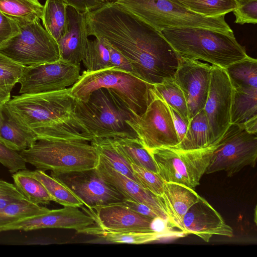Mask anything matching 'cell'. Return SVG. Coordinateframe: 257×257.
<instances>
[{
    "label": "cell",
    "mask_w": 257,
    "mask_h": 257,
    "mask_svg": "<svg viewBox=\"0 0 257 257\" xmlns=\"http://www.w3.org/2000/svg\"><path fill=\"white\" fill-rule=\"evenodd\" d=\"M88 35L108 42L131 62L134 74L155 85L173 79L180 56L161 33L114 1L86 14Z\"/></svg>",
    "instance_id": "cell-1"
},
{
    "label": "cell",
    "mask_w": 257,
    "mask_h": 257,
    "mask_svg": "<svg viewBox=\"0 0 257 257\" xmlns=\"http://www.w3.org/2000/svg\"><path fill=\"white\" fill-rule=\"evenodd\" d=\"M70 87L37 94L14 96L3 105L7 113L37 137L90 142L74 114Z\"/></svg>",
    "instance_id": "cell-2"
},
{
    "label": "cell",
    "mask_w": 257,
    "mask_h": 257,
    "mask_svg": "<svg viewBox=\"0 0 257 257\" xmlns=\"http://www.w3.org/2000/svg\"><path fill=\"white\" fill-rule=\"evenodd\" d=\"M74 114L91 141L94 139H138L126 122L136 114L112 89L95 90L86 101L75 99Z\"/></svg>",
    "instance_id": "cell-3"
},
{
    "label": "cell",
    "mask_w": 257,
    "mask_h": 257,
    "mask_svg": "<svg viewBox=\"0 0 257 257\" xmlns=\"http://www.w3.org/2000/svg\"><path fill=\"white\" fill-rule=\"evenodd\" d=\"M160 32L180 57L222 68L248 56L233 33L192 27L165 28Z\"/></svg>",
    "instance_id": "cell-4"
},
{
    "label": "cell",
    "mask_w": 257,
    "mask_h": 257,
    "mask_svg": "<svg viewBox=\"0 0 257 257\" xmlns=\"http://www.w3.org/2000/svg\"><path fill=\"white\" fill-rule=\"evenodd\" d=\"M100 88L115 91L133 113L139 116L146 111L156 96L154 85L114 68L84 71L70 87V93L74 98L86 101L93 91Z\"/></svg>",
    "instance_id": "cell-5"
},
{
    "label": "cell",
    "mask_w": 257,
    "mask_h": 257,
    "mask_svg": "<svg viewBox=\"0 0 257 257\" xmlns=\"http://www.w3.org/2000/svg\"><path fill=\"white\" fill-rule=\"evenodd\" d=\"M87 141L37 137L34 144L19 152L26 163L43 171L69 172L95 168L97 149Z\"/></svg>",
    "instance_id": "cell-6"
},
{
    "label": "cell",
    "mask_w": 257,
    "mask_h": 257,
    "mask_svg": "<svg viewBox=\"0 0 257 257\" xmlns=\"http://www.w3.org/2000/svg\"><path fill=\"white\" fill-rule=\"evenodd\" d=\"M117 4L160 32L165 28H201L233 33L225 16L207 17L172 0H115Z\"/></svg>",
    "instance_id": "cell-7"
},
{
    "label": "cell",
    "mask_w": 257,
    "mask_h": 257,
    "mask_svg": "<svg viewBox=\"0 0 257 257\" xmlns=\"http://www.w3.org/2000/svg\"><path fill=\"white\" fill-rule=\"evenodd\" d=\"M40 20L17 22L20 33L0 47V53L15 63L29 66L60 59L58 43L42 27Z\"/></svg>",
    "instance_id": "cell-8"
},
{
    "label": "cell",
    "mask_w": 257,
    "mask_h": 257,
    "mask_svg": "<svg viewBox=\"0 0 257 257\" xmlns=\"http://www.w3.org/2000/svg\"><path fill=\"white\" fill-rule=\"evenodd\" d=\"M215 145L191 150L162 147L149 151L165 182L183 184L193 189L205 173Z\"/></svg>",
    "instance_id": "cell-9"
},
{
    "label": "cell",
    "mask_w": 257,
    "mask_h": 257,
    "mask_svg": "<svg viewBox=\"0 0 257 257\" xmlns=\"http://www.w3.org/2000/svg\"><path fill=\"white\" fill-rule=\"evenodd\" d=\"M206 174L224 171L231 177L246 166L254 167L257 158L256 134L243 126L230 123L214 144Z\"/></svg>",
    "instance_id": "cell-10"
},
{
    "label": "cell",
    "mask_w": 257,
    "mask_h": 257,
    "mask_svg": "<svg viewBox=\"0 0 257 257\" xmlns=\"http://www.w3.org/2000/svg\"><path fill=\"white\" fill-rule=\"evenodd\" d=\"M126 122L148 151L162 147H175L179 143L168 106L157 96L142 115H136Z\"/></svg>",
    "instance_id": "cell-11"
},
{
    "label": "cell",
    "mask_w": 257,
    "mask_h": 257,
    "mask_svg": "<svg viewBox=\"0 0 257 257\" xmlns=\"http://www.w3.org/2000/svg\"><path fill=\"white\" fill-rule=\"evenodd\" d=\"M80 64L59 60L57 61L24 66L18 83L21 94H37L63 90L72 86L79 78Z\"/></svg>",
    "instance_id": "cell-12"
},
{
    "label": "cell",
    "mask_w": 257,
    "mask_h": 257,
    "mask_svg": "<svg viewBox=\"0 0 257 257\" xmlns=\"http://www.w3.org/2000/svg\"><path fill=\"white\" fill-rule=\"evenodd\" d=\"M51 176L72 191L86 207L122 202L125 197L99 175L96 168L53 172Z\"/></svg>",
    "instance_id": "cell-13"
},
{
    "label": "cell",
    "mask_w": 257,
    "mask_h": 257,
    "mask_svg": "<svg viewBox=\"0 0 257 257\" xmlns=\"http://www.w3.org/2000/svg\"><path fill=\"white\" fill-rule=\"evenodd\" d=\"M232 86L224 68L212 65L210 87L203 108L209 127L211 145L230 124Z\"/></svg>",
    "instance_id": "cell-14"
},
{
    "label": "cell",
    "mask_w": 257,
    "mask_h": 257,
    "mask_svg": "<svg viewBox=\"0 0 257 257\" xmlns=\"http://www.w3.org/2000/svg\"><path fill=\"white\" fill-rule=\"evenodd\" d=\"M212 65L181 57L174 79L183 92L190 120L204 107L208 96Z\"/></svg>",
    "instance_id": "cell-15"
},
{
    "label": "cell",
    "mask_w": 257,
    "mask_h": 257,
    "mask_svg": "<svg viewBox=\"0 0 257 257\" xmlns=\"http://www.w3.org/2000/svg\"><path fill=\"white\" fill-rule=\"evenodd\" d=\"M95 224L93 218L79 207L64 206L47 213L20 220L0 227V232L10 230L30 231L47 228L72 229L77 232Z\"/></svg>",
    "instance_id": "cell-16"
},
{
    "label": "cell",
    "mask_w": 257,
    "mask_h": 257,
    "mask_svg": "<svg viewBox=\"0 0 257 257\" xmlns=\"http://www.w3.org/2000/svg\"><path fill=\"white\" fill-rule=\"evenodd\" d=\"M81 208L94 219L95 224L104 229L119 231H153L154 218L141 215L120 203Z\"/></svg>",
    "instance_id": "cell-17"
},
{
    "label": "cell",
    "mask_w": 257,
    "mask_h": 257,
    "mask_svg": "<svg viewBox=\"0 0 257 257\" xmlns=\"http://www.w3.org/2000/svg\"><path fill=\"white\" fill-rule=\"evenodd\" d=\"M183 232L195 234L206 242L214 235L231 237L233 229L220 214L203 197L188 210L183 219Z\"/></svg>",
    "instance_id": "cell-18"
},
{
    "label": "cell",
    "mask_w": 257,
    "mask_h": 257,
    "mask_svg": "<svg viewBox=\"0 0 257 257\" xmlns=\"http://www.w3.org/2000/svg\"><path fill=\"white\" fill-rule=\"evenodd\" d=\"M96 169L100 176L119 192L125 199L136 201L149 206L163 219L168 221L164 208L158 196L115 171L100 155Z\"/></svg>",
    "instance_id": "cell-19"
},
{
    "label": "cell",
    "mask_w": 257,
    "mask_h": 257,
    "mask_svg": "<svg viewBox=\"0 0 257 257\" xmlns=\"http://www.w3.org/2000/svg\"><path fill=\"white\" fill-rule=\"evenodd\" d=\"M68 25L65 34L57 41L60 60L80 64L87 49L88 35L86 14L68 7Z\"/></svg>",
    "instance_id": "cell-20"
},
{
    "label": "cell",
    "mask_w": 257,
    "mask_h": 257,
    "mask_svg": "<svg viewBox=\"0 0 257 257\" xmlns=\"http://www.w3.org/2000/svg\"><path fill=\"white\" fill-rule=\"evenodd\" d=\"M158 197L171 226L183 232V217L200 196L194 189L183 184L165 182L163 193Z\"/></svg>",
    "instance_id": "cell-21"
},
{
    "label": "cell",
    "mask_w": 257,
    "mask_h": 257,
    "mask_svg": "<svg viewBox=\"0 0 257 257\" xmlns=\"http://www.w3.org/2000/svg\"><path fill=\"white\" fill-rule=\"evenodd\" d=\"M78 233L92 235L111 243L142 244L168 237H180L185 236L182 231H167L159 232L133 231L108 230L96 224L88 226Z\"/></svg>",
    "instance_id": "cell-22"
},
{
    "label": "cell",
    "mask_w": 257,
    "mask_h": 257,
    "mask_svg": "<svg viewBox=\"0 0 257 257\" xmlns=\"http://www.w3.org/2000/svg\"><path fill=\"white\" fill-rule=\"evenodd\" d=\"M256 118L257 88H232L230 123L242 126Z\"/></svg>",
    "instance_id": "cell-23"
},
{
    "label": "cell",
    "mask_w": 257,
    "mask_h": 257,
    "mask_svg": "<svg viewBox=\"0 0 257 257\" xmlns=\"http://www.w3.org/2000/svg\"><path fill=\"white\" fill-rule=\"evenodd\" d=\"M4 114L6 117L0 130L1 143L10 149L17 152L32 146L37 140V135L10 115Z\"/></svg>",
    "instance_id": "cell-24"
},
{
    "label": "cell",
    "mask_w": 257,
    "mask_h": 257,
    "mask_svg": "<svg viewBox=\"0 0 257 257\" xmlns=\"http://www.w3.org/2000/svg\"><path fill=\"white\" fill-rule=\"evenodd\" d=\"M210 146L209 127L202 109L190 120L184 138L174 147L183 150H191L202 149Z\"/></svg>",
    "instance_id": "cell-25"
},
{
    "label": "cell",
    "mask_w": 257,
    "mask_h": 257,
    "mask_svg": "<svg viewBox=\"0 0 257 257\" xmlns=\"http://www.w3.org/2000/svg\"><path fill=\"white\" fill-rule=\"evenodd\" d=\"M67 8L61 0H46L43 6L41 20L44 29L57 42L67 30Z\"/></svg>",
    "instance_id": "cell-26"
},
{
    "label": "cell",
    "mask_w": 257,
    "mask_h": 257,
    "mask_svg": "<svg viewBox=\"0 0 257 257\" xmlns=\"http://www.w3.org/2000/svg\"><path fill=\"white\" fill-rule=\"evenodd\" d=\"M14 184L29 202L37 205L49 204L53 201L45 187L29 173L24 169L13 174Z\"/></svg>",
    "instance_id": "cell-27"
},
{
    "label": "cell",
    "mask_w": 257,
    "mask_h": 257,
    "mask_svg": "<svg viewBox=\"0 0 257 257\" xmlns=\"http://www.w3.org/2000/svg\"><path fill=\"white\" fill-rule=\"evenodd\" d=\"M113 144L131 164L158 173L156 164L149 152L138 139H111Z\"/></svg>",
    "instance_id": "cell-28"
},
{
    "label": "cell",
    "mask_w": 257,
    "mask_h": 257,
    "mask_svg": "<svg viewBox=\"0 0 257 257\" xmlns=\"http://www.w3.org/2000/svg\"><path fill=\"white\" fill-rule=\"evenodd\" d=\"M225 70L233 88H257V60L247 56L228 66Z\"/></svg>",
    "instance_id": "cell-29"
},
{
    "label": "cell",
    "mask_w": 257,
    "mask_h": 257,
    "mask_svg": "<svg viewBox=\"0 0 257 257\" xmlns=\"http://www.w3.org/2000/svg\"><path fill=\"white\" fill-rule=\"evenodd\" d=\"M29 173L43 184L53 201L64 206L80 208L84 205L81 201L66 186L51 176L47 175L45 171L36 169L35 171L29 170Z\"/></svg>",
    "instance_id": "cell-30"
},
{
    "label": "cell",
    "mask_w": 257,
    "mask_h": 257,
    "mask_svg": "<svg viewBox=\"0 0 257 257\" xmlns=\"http://www.w3.org/2000/svg\"><path fill=\"white\" fill-rule=\"evenodd\" d=\"M43 9L39 0H0V11L16 22L41 20Z\"/></svg>",
    "instance_id": "cell-31"
},
{
    "label": "cell",
    "mask_w": 257,
    "mask_h": 257,
    "mask_svg": "<svg viewBox=\"0 0 257 257\" xmlns=\"http://www.w3.org/2000/svg\"><path fill=\"white\" fill-rule=\"evenodd\" d=\"M90 143L96 147L99 155L113 169L139 184L131 164L117 149L111 139H94Z\"/></svg>",
    "instance_id": "cell-32"
},
{
    "label": "cell",
    "mask_w": 257,
    "mask_h": 257,
    "mask_svg": "<svg viewBox=\"0 0 257 257\" xmlns=\"http://www.w3.org/2000/svg\"><path fill=\"white\" fill-rule=\"evenodd\" d=\"M156 96L176 110L189 124L188 112L183 92L174 79L154 85Z\"/></svg>",
    "instance_id": "cell-33"
},
{
    "label": "cell",
    "mask_w": 257,
    "mask_h": 257,
    "mask_svg": "<svg viewBox=\"0 0 257 257\" xmlns=\"http://www.w3.org/2000/svg\"><path fill=\"white\" fill-rule=\"evenodd\" d=\"M196 14L207 17H219L232 12L235 0H172Z\"/></svg>",
    "instance_id": "cell-34"
},
{
    "label": "cell",
    "mask_w": 257,
    "mask_h": 257,
    "mask_svg": "<svg viewBox=\"0 0 257 257\" xmlns=\"http://www.w3.org/2000/svg\"><path fill=\"white\" fill-rule=\"evenodd\" d=\"M49 210L27 199L11 203L0 208V227L25 218L47 213Z\"/></svg>",
    "instance_id": "cell-35"
},
{
    "label": "cell",
    "mask_w": 257,
    "mask_h": 257,
    "mask_svg": "<svg viewBox=\"0 0 257 257\" xmlns=\"http://www.w3.org/2000/svg\"><path fill=\"white\" fill-rule=\"evenodd\" d=\"M82 62L87 71L112 68L110 66L108 48L105 42L99 38L88 40L87 52Z\"/></svg>",
    "instance_id": "cell-36"
},
{
    "label": "cell",
    "mask_w": 257,
    "mask_h": 257,
    "mask_svg": "<svg viewBox=\"0 0 257 257\" xmlns=\"http://www.w3.org/2000/svg\"><path fill=\"white\" fill-rule=\"evenodd\" d=\"M24 66L17 65L0 66V104L4 105L11 99V92L20 78Z\"/></svg>",
    "instance_id": "cell-37"
},
{
    "label": "cell",
    "mask_w": 257,
    "mask_h": 257,
    "mask_svg": "<svg viewBox=\"0 0 257 257\" xmlns=\"http://www.w3.org/2000/svg\"><path fill=\"white\" fill-rule=\"evenodd\" d=\"M134 174L139 184L157 196H161L163 193L165 181L156 173L145 168L131 164Z\"/></svg>",
    "instance_id": "cell-38"
},
{
    "label": "cell",
    "mask_w": 257,
    "mask_h": 257,
    "mask_svg": "<svg viewBox=\"0 0 257 257\" xmlns=\"http://www.w3.org/2000/svg\"><path fill=\"white\" fill-rule=\"evenodd\" d=\"M236 7L232 11L234 23L240 25L256 24L257 23V0H235Z\"/></svg>",
    "instance_id": "cell-39"
},
{
    "label": "cell",
    "mask_w": 257,
    "mask_h": 257,
    "mask_svg": "<svg viewBox=\"0 0 257 257\" xmlns=\"http://www.w3.org/2000/svg\"><path fill=\"white\" fill-rule=\"evenodd\" d=\"M0 163L6 167L12 174L26 169L27 163L19 153L10 149L1 142Z\"/></svg>",
    "instance_id": "cell-40"
},
{
    "label": "cell",
    "mask_w": 257,
    "mask_h": 257,
    "mask_svg": "<svg viewBox=\"0 0 257 257\" xmlns=\"http://www.w3.org/2000/svg\"><path fill=\"white\" fill-rule=\"evenodd\" d=\"M23 199H26L14 184L0 179V208Z\"/></svg>",
    "instance_id": "cell-41"
},
{
    "label": "cell",
    "mask_w": 257,
    "mask_h": 257,
    "mask_svg": "<svg viewBox=\"0 0 257 257\" xmlns=\"http://www.w3.org/2000/svg\"><path fill=\"white\" fill-rule=\"evenodd\" d=\"M20 33L17 23L0 11V47Z\"/></svg>",
    "instance_id": "cell-42"
},
{
    "label": "cell",
    "mask_w": 257,
    "mask_h": 257,
    "mask_svg": "<svg viewBox=\"0 0 257 257\" xmlns=\"http://www.w3.org/2000/svg\"><path fill=\"white\" fill-rule=\"evenodd\" d=\"M104 41L109 51L110 67L134 75L133 68L130 61L110 44Z\"/></svg>",
    "instance_id": "cell-43"
},
{
    "label": "cell",
    "mask_w": 257,
    "mask_h": 257,
    "mask_svg": "<svg viewBox=\"0 0 257 257\" xmlns=\"http://www.w3.org/2000/svg\"><path fill=\"white\" fill-rule=\"evenodd\" d=\"M68 7L74 8L81 13L86 14L101 6L104 0H61Z\"/></svg>",
    "instance_id": "cell-44"
},
{
    "label": "cell",
    "mask_w": 257,
    "mask_h": 257,
    "mask_svg": "<svg viewBox=\"0 0 257 257\" xmlns=\"http://www.w3.org/2000/svg\"><path fill=\"white\" fill-rule=\"evenodd\" d=\"M121 203L126 207L141 215L152 218H155L157 217L162 218L158 213L155 211L149 206L143 203L126 199Z\"/></svg>",
    "instance_id": "cell-45"
},
{
    "label": "cell",
    "mask_w": 257,
    "mask_h": 257,
    "mask_svg": "<svg viewBox=\"0 0 257 257\" xmlns=\"http://www.w3.org/2000/svg\"><path fill=\"white\" fill-rule=\"evenodd\" d=\"M168 106L171 112L174 125L180 143L186 133L188 124L185 122L176 110L168 105Z\"/></svg>",
    "instance_id": "cell-46"
},
{
    "label": "cell",
    "mask_w": 257,
    "mask_h": 257,
    "mask_svg": "<svg viewBox=\"0 0 257 257\" xmlns=\"http://www.w3.org/2000/svg\"><path fill=\"white\" fill-rule=\"evenodd\" d=\"M242 126H243L247 132L249 133L256 134L257 118L248 121L244 125H242Z\"/></svg>",
    "instance_id": "cell-47"
},
{
    "label": "cell",
    "mask_w": 257,
    "mask_h": 257,
    "mask_svg": "<svg viewBox=\"0 0 257 257\" xmlns=\"http://www.w3.org/2000/svg\"><path fill=\"white\" fill-rule=\"evenodd\" d=\"M18 64L11 60L10 59L0 53V66L1 67H10Z\"/></svg>",
    "instance_id": "cell-48"
},
{
    "label": "cell",
    "mask_w": 257,
    "mask_h": 257,
    "mask_svg": "<svg viewBox=\"0 0 257 257\" xmlns=\"http://www.w3.org/2000/svg\"><path fill=\"white\" fill-rule=\"evenodd\" d=\"M4 107L3 105L0 104V130L5 120V117L4 115ZM0 142L1 143V140L0 138Z\"/></svg>",
    "instance_id": "cell-49"
},
{
    "label": "cell",
    "mask_w": 257,
    "mask_h": 257,
    "mask_svg": "<svg viewBox=\"0 0 257 257\" xmlns=\"http://www.w3.org/2000/svg\"><path fill=\"white\" fill-rule=\"evenodd\" d=\"M106 2H111V1H114L115 0H104Z\"/></svg>",
    "instance_id": "cell-50"
}]
</instances>
